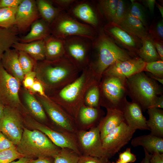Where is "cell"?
Segmentation results:
<instances>
[{
	"mask_svg": "<svg viewBox=\"0 0 163 163\" xmlns=\"http://www.w3.org/2000/svg\"><path fill=\"white\" fill-rule=\"evenodd\" d=\"M112 163H125L118 159L116 162H112Z\"/></svg>",
	"mask_w": 163,
	"mask_h": 163,
	"instance_id": "cell-60",
	"label": "cell"
},
{
	"mask_svg": "<svg viewBox=\"0 0 163 163\" xmlns=\"http://www.w3.org/2000/svg\"><path fill=\"white\" fill-rule=\"evenodd\" d=\"M146 74L148 76L157 82H159L162 85L163 84V79L160 78L155 77L148 72H146Z\"/></svg>",
	"mask_w": 163,
	"mask_h": 163,
	"instance_id": "cell-57",
	"label": "cell"
},
{
	"mask_svg": "<svg viewBox=\"0 0 163 163\" xmlns=\"http://www.w3.org/2000/svg\"><path fill=\"white\" fill-rule=\"evenodd\" d=\"M12 47L18 51L24 52L37 61L45 60V50L44 40L28 43L18 41L15 43Z\"/></svg>",
	"mask_w": 163,
	"mask_h": 163,
	"instance_id": "cell-26",
	"label": "cell"
},
{
	"mask_svg": "<svg viewBox=\"0 0 163 163\" xmlns=\"http://www.w3.org/2000/svg\"><path fill=\"white\" fill-rule=\"evenodd\" d=\"M136 131L124 121L102 140L103 148L110 158L129 143Z\"/></svg>",
	"mask_w": 163,
	"mask_h": 163,
	"instance_id": "cell-14",
	"label": "cell"
},
{
	"mask_svg": "<svg viewBox=\"0 0 163 163\" xmlns=\"http://www.w3.org/2000/svg\"><path fill=\"white\" fill-rule=\"evenodd\" d=\"M131 4L127 9L128 12L131 15L140 21L148 30V24L145 9L140 3L131 0Z\"/></svg>",
	"mask_w": 163,
	"mask_h": 163,
	"instance_id": "cell-36",
	"label": "cell"
},
{
	"mask_svg": "<svg viewBox=\"0 0 163 163\" xmlns=\"http://www.w3.org/2000/svg\"><path fill=\"white\" fill-rule=\"evenodd\" d=\"M10 149H16V146L0 131V152Z\"/></svg>",
	"mask_w": 163,
	"mask_h": 163,
	"instance_id": "cell-46",
	"label": "cell"
},
{
	"mask_svg": "<svg viewBox=\"0 0 163 163\" xmlns=\"http://www.w3.org/2000/svg\"><path fill=\"white\" fill-rule=\"evenodd\" d=\"M144 72H148L155 77L163 79V61L159 60L146 63Z\"/></svg>",
	"mask_w": 163,
	"mask_h": 163,
	"instance_id": "cell-39",
	"label": "cell"
},
{
	"mask_svg": "<svg viewBox=\"0 0 163 163\" xmlns=\"http://www.w3.org/2000/svg\"><path fill=\"white\" fill-rule=\"evenodd\" d=\"M18 51L19 60L24 75L35 69L37 61L27 53L21 51Z\"/></svg>",
	"mask_w": 163,
	"mask_h": 163,
	"instance_id": "cell-38",
	"label": "cell"
},
{
	"mask_svg": "<svg viewBox=\"0 0 163 163\" xmlns=\"http://www.w3.org/2000/svg\"><path fill=\"white\" fill-rule=\"evenodd\" d=\"M107 110L106 115L100 121V133L101 140L124 121L121 111L111 109Z\"/></svg>",
	"mask_w": 163,
	"mask_h": 163,
	"instance_id": "cell-22",
	"label": "cell"
},
{
	"mask_svg": "<svg viewBox=\"0 0 163 163\" xmlns=\"http://www.w3.org/2000/svg\"><path fill=\"white\" fill-rule=\"evenodd\" d=\"M4 111V107L0 103V119L2 116Z\"/></svg>",
	"mask_w": 163,
	"mask_h": 163,
	"instance_id": "cell-59",
	"label": "cell"
},
{
	"mask_svg": "<svg viewBox=\"0 0 163 163\" xmlns=\"http://www.w3.org/2000/svg\"><path fill=\"white\" fill-rule=\"evenodd\" d=\"M151 108L159 109L163 108V95H161L158 97L154 105Z\"/></svg>",
	"mask_w": 163,
	"mask_h": 163,
	"instance_id": "cell-54",
	"label": "cell"
},
{
	"mask_svg": "<svg viewBox=\"0 0 163 163\" xmlns=\"http://www.w3.org/2000/svg\"><path fill=\"white\" fill-rule=\"evenodd\" d=\"M40 18L36 1L23 0L17 8L15 26L18 31L23 32Z\"/></svg>",
	"mask_w": 163,
	"mask_h": 163,
	"instance_id": "cell-18",
	"label": "cell"
},
{
	"mask_svg": "<svg viewBox=\"0 0 163 163\" xmlns=\"http://www.w3.org/2000/svg\"><path fill=\"white\" fill-rule=\"evenodd\" d=\"M149 119L147 125L150 133L163 138V110L157 108H151L147 110Z\"/></svg>",
	"mask_w": 163,
	"mask_h": 163,
	"instance_id": "cell-28",
	"label": "cell"
},
{
	"mask_svg": "<svg viewBox=\"0 0 163 163\" xmlns=\"http://www.w3.org/2000/svg\"><path fill=\"white\" fill-rule=\"evenodd\" d=\"M104 114L100 107L83 105L80 109L76 120L78 129L88 130L97 126L103 117Z\"/></svg>",
	"mask_w": 163,
	"mask_h": 163,
	"instance_id": "cell-20",
	"label": "cell"
},
{
	"mask_svg": "<svg viewBox=\"0 0 163 163\" xmlns=\"http://www.w3.org/2000/svg\"><path fill=\"white\" fill-rule=\"evenodd\" d=\"M119 0H101L96 4L101 16L108 23L111 22L117 7Z\"/></svg>",
	"mask_w": 163,
	"mask_h": 163,
	"instance_id": "cell-33",
	"label": "cell"
},
{
	"mask_svg": "<svg viewBox=\"0 0 163 163\" xmlns=\"http://www.w3.org/2000/svg\"><path fill=\"white\" fill-rule=\"evenodd\" d=\"M80 155L68 149H61L53 158L54 163H78Z\"/></svg>",
	"mask_w": 163,
	"mask_h": 163,
	"instance_id": "cell-35",
	"label": "cell"
},
{
	"mask_svg": "<svg viewBox=\"0 0 163 163\" xmlns=\"http://www.w3.org/2000/svg\"><path fill=\"white\" fill-rule=\"evenodd\" d=\"M126 82L127 95L132 101L139 106L142 111L151 108L158 97L163 95L161 85L148 76L144 71L126 78Z\"/></svg>",
	"mask_w": 163,
	"mask_h": 163,
	"instance_id": "cell-4",
	"label": "cell"
},
{
	"mask_svg": "<svg viewBox=\"0 0 163 163\" xmlns=\"http://www.w3.org/2000/svg\"><path fill=\"white\" fill-rule=\"evenodd\" d=\"M16 149L24 157L30 159L41 157L53 158L61 149L41 131L36 129L31 130L25 127Z\"/></svg>",
	"mask_w": 163,
	"mask_h": 163,
	"instance_id": "cell-5",
	"label": "cell"
},
{
	"mask_svg": "<svg viewBox=\"0 0 163 163\" xmlns=\"http://www.w3.org/2000/svg\"><path fill=\"white\" fill-rule=\"evenodd\" d=\"M37 98L58 132L75 139L78 130L76 120L49 97L37 95Z\"/></svg>",
	"mask_w": 163,
	"mask_h": 163,
	"instance_id": "cell-8",
	"label": "cell"
},
{
	"mask_svg": "<svg viewBox=\"0 0 163 163\" xmlns=\"http://www.w3.org/2000/svg\"><path fill=\"white\" fill-rule=\"evenodd\" d=\"M127 11L125 2L122 0H119L115 14L111 22L117 24L124 17Z\"/></svg>",
	"mask_w": 163,
	"mask_h": 163,
	"instance_id": "cell-42",
	"label": "cell"
},
{
	"mask_svg": "<svg viewBox=\"0 0 163 163\" xmlns=\"http://www.w3.org/2000/svg\"><path fill=\"white\" fill-rule=\"evenodd\" d=\"M119 159L125 163H133L136 160V156L131 152L130 148L120 153Z\"/></svg>",
	"mask_w": 163,
	"mask_h": 163,
	"instance_id": "cell-45",
	"label": "cell"
},
{
	"mask_svg": "<svg viewBox=\"0 0 163 163\" xmlns=\"http://www.w3.org/2000/svg\"><path fill=\"white\" fill-rule=\"evenodd\" d=\"M22 119L17 109L4 107L0 119V131L15 145L19 142L23 132Z\"/></svg>",
	"mask_w": 163,
	"mask_h": 163,
	"instance_id": "cell-13",
	"label": "cell"
},
{
	"mask_svg": "<svg viewBox=\"0 0 163 163\" xmlns=\"http://www.w3.org/2000/svg\"><path fill=\"white\" fill-rule=\"evenodd\" d=\"M44 88L39 81L35 80L33 85L29 89V91L32 93H37L40 96L48 98V97L45 92Z\"/></svg>",
	"mask_w": 163,
	"mask_h": 163,
	"instance_id": "cell-47",
	"label": "cell"
},
{
	"mask_svg": "<svg viewBox=\"0 0 163 163\" xmlns=\"http://www.w3.org/2000/svg\"><path fill=\"white\" fill-rule=\"evenodd\" d=\"M122 112L124 121L130 128L136 130H149L146 124L147 120L138 104L126 100Z\"/></svg>",
	"mask_w": 163,
	"mask_h": 163,
	"instance_id": "cell-19",
	"label": "cell"
},
{
	"mask_svg": "<svg viewBox=\"0 0 163 163\" xmlns=\"http://www.w3.org/2000/svg\"><path fill=\"white\" fill-rule=\"evenodd\" d=\"M23 0H0V8H17Z\"/></svg>",
	"mask_w": 163,
	"mask_h": 163,
	"instance_id": "cell-49",
	"label": "cell"
},
{
	"mask_svg": "<svg viewBox=\"0 0 163 163\" xmlns=\"http://www.w3.org/2000/svg\"><path fill=\"white\" fill-rule=\"evenodd\" d=\"M99 88L100 106L122 111L128 95L126 79L103 75Z\"/></svg>",
	"mask_w": 163,
	"mask_h": 163,
	"instance_id": "cell-7",
	"label": "cell"
},
{
	"mask_svg": "<svg viewBox=\"0 0 163 163\" xmlns=\"http://www.w3.org/2000/svg\"><path fill=\"white\" fill-rule=\"evenodd\" d=\"M156 50L161 59L163 61V43L162 41L153 39Z\"/></svg>",
	"mask_w": 163,
	"mask_h": 163,
	"instance_id": "cell-50",
	"label": "cell"
},
{
	"mask_svg": "<svg viewBox=\"0 0 163 163\" xmlns=\"http://www.w3.org/2000/svg\"><path fill=\"white\" fill-rule=\"evenodd\" d=\"M132 58L106 34L102 28L98 31L92 41L89 66L100 82L104 72L113 64Z\"/></svg>",
	"mask_w": 163,
	"mask_h": 163,
	"instance_id": "cell-3",
	"label": "cell"
},
{
	"mask_svg": "<svg viewBox=\"0 0 163 163\" xmlns=\"http://www.w3.org/2000/svg\"><path fill=\"white\" fill-rule=\"evenodd\" d=\"M104 163H112V162H110L109 160L108 161H107L106 162Z\"/></svg>",
	"mask_w": 163,
	"mask_h": 163,
	"instance_id": "cell-61",
	"label": "cell"
},
{
	"mask_svg": "<svg viewBox=\"0 0 163 163\" xmlns=\"http://www.w3.org/2000/svg\"><path fill=\"white\" fill-rule=\"evenodd\" d=\"M18 31L15 26L9 28L0 27V62L4 53L19 41Z\"/></svg>",
	"mask_w": 163,
	"mask_h": 163,
	"instance_id": "cell-31",
	"label": "cell"
},
{
	"mask_svg": "<svg viewBox=\"0 0 163 163\" xmlns=\"http://www.w3.org/2000/svg\"><path fill=\"white\" fill-rule=\"evenodd\" d=\"M50 35L49 24L40 18L32 24L30 31L25 36L19 38V42L28 43L44 40Z\"/></svg>",
	"mask_w": 163,
	"mask_h": 163,
	"instance_id": "cell-24",
	"label": "cell"
},
{
	"mask_svg": "<svg viewBox=\"0 0 163 163\" xmlns=\"http://www.w3.org/2000/svg\"><path fill=\"white\" fill-rule=\"evenodd\" d=\"M145 64L146 63L138 57L126 60L119 61L110 66L103 75L126 79L144 71Z\"/></svg>",
	"mask_w": 163,
	"mask_h": 163,
	"instance_id": "cell-17",
	"label": "cell"
},
{
	"mask_svg": "<svg viewBox=\"0 0 163 163\" xmlns=\"http://www.w3.org/2000/svg\"><path fill=\"white\" fill-rule=\"evenodd\" d=\"M79 21L88 25L97 31L101 28L100 26L98 9L93 2L87 0H76L66 11Z\"/></svg>",
	"mask_w": 163,
	"mask_h": 163,
	"instance_id": "cell-15",
	"label": "cell"
},
{
	"mask_svg": "<svg viewBox=\"0 0 163 163\" xmlns=\"http://www.w3.org/2000/svg\"><path fill=\"white\" fill-rule=\"evenodd\" d=\"M100 126V122L97 125L88 130H78L77 131L76 141L82 155L110 158L103 148Z\"/></svg>",
	"mask_w": 163,
	"mask_h": 163,
	"instance_id": "cell-10",
	"label": "cell"
},
{
	"mask_svg": "<svg viewBox=\"0 0 163 163\" xmlns=\"http://www.w3.org/2000/svg\"><path fill=\"white\" fill-rule=\"evenodd\" d=\"M34 71L44 88L59 90L75 80L81 72L65 56L54 61H40Z\"/></svg>",
	"mask_w": 163,
	"mask_h": 163,
	"instance_id": "cell-2",
	"label": "cell"
},
{
	"mask_svg": "<svg viewBox=\"0 0 163 163\" xmlns=\"http://www.w3.org/2000/svg\"><path fill=\"white\" fill-rule=\"evenodd\" d=\"M99 84L91 87L85 95L84 105L93 107H100V92Z\"/></svg>",
	"mask_w": 163,
	"mask_h": 163,
	"instance_id": "cell-37",
	"label": "cell"
},
{
	"mask_svg": "<svg viewBox=\"0 0 163 163\" xmlns=\"http://www.w3.org/2000/svg\"><path fill=\"white\" fill-rule=\"evenodd\" d=\"M102 28L106 34L132 57H138L139 50L142 46V41L140 39L111 22L105 24Z\"/></svg>",
	"mask_w": 163,
	"mask_h": 163,
	"instance_id": "cell-11",
	"label": "cell"
},
{
	"mask_svg": "<svg viewBox=\"0 0 163 163\" xmlns=\"http://www.w3.org/2000/svg\"><path fill=\"white\" fill-rule=\"evenodd\" d=\"M150 163H163V154L156 152L151 154Z\"/></svg>",
	"mask_w": 163,
	"mask_h": 163,
	"instance_id": "cell-51",
	"label": "cell"
},
{
	"mask_svg": "<svg viewBox=\"0 0 163 163\" xmlns=\"http://www.w3.org/2000/svg\"><path fill=\"white\" fill-rule=\"evenodd\" d=\"M75 0H52L53 4L62 11H67L71 7Z\"/></svg>",
	"mask_w": 163,
	"mask_h": 163,
	"instance_id": "cell-44",
	"label": "cell"
},
{
	"mask_svg": "<svg viewBox=\"0 0 163 163\" xmlns=\"http://www.w3.org/2000/svg\"><path fill=\"white\" fill-rule=\"evenodd\" d=\"M144 1L150 12L151 14H153L154 12L156 1L155 0H146Z\"/></svg>",
	"mask_w": 163,
	"mask_h": 163,
	"instance_id": "cell-53",
	"label": "cell"
},
{
	"mask_svg": "<svg viewBox=\"0 0 163 163\" xmlns=\"http://www.w3.org/2000/svg\"><path fill=\"white\" fill-rule=\"evenodd\" d=\"M20 82L8 73L0 62V103L4 107L16 108L21 105Z\"/></svg>",
	"mask_w": 163,
	"mask_h": 163,
	"instance_id": "cell-12",
	"label": "cell"
},
{
	"mask_svg": "<svg viewBox=\"0 0 163 163\" xmlns=\"http://www.w3.org/2000/svg\"><path fill=\"white\" fill-rule=\"evenodd\" d=\"M107 158H98L88 155H81L78 163H104L108 161Z\"/></svg>",
	"mask_w": 163,
	"mask_h": 163,
	"instance_id": "cell-43",
	"label": "cell"
},
{
	"mask_svg": "<svg viewBox=\"0 0 163 163\" xmlns=\"http://www.w3.org/2000/svg\"><path fill=\"white\" fill-rule=\"evenodd\" d=\"M17 8H0V27L9 28L15 26Z\"/></svg>",
	"mask_w": 163,
	"mask_h": 163,
	"instance_id": "cell-34",
	"label": "cell"
},
{
	"mask_svg": "<svg viewBox=\"0 0 163 163\" xmlns=\"http://www.w3.org/2000/svg\"><path fill=\"white\" fill-rule=\"evenodd\" d=\"M36 77V73L34 71H31L25 75L23 81L24 87L29 89L33 85Z\"/></svg>",
	"mask_w": 163,
	"mask_h": 163,
	"instance_id": "cell-48",
	"label": "cell"
},
{
	"mask_svg": "<svg viewBox=\"0 0 163 163\" xmlns=\"http://www.w3.org/2000/svg\"><path fill=\"white\" fill-rule=\"evenodd\" d=\"M144 150L145 157L142 161V163H150V160L151 155L144 148Z\"/></svg>",
	"mask_w": 163,
	"mask_h": 163,
	"instance_id": "cell-56",
	"label": "cell"
},
{
	"mask_svg": "<svg viewBox=\"0 0 163 163\" xmlns=\"http://www.w3.org/2000/svg\"><path fill=\"white\" fill-rule=\"evenodd\" d=\"M124 30L141 40L149 34L148 30L139 20L127 12L121 21L117 24Z\"/></svg>",
	"mask_w": 163,
	"mask_h": 163,
	"instance_id": "cell-25",
	"label": "cell"
},
{
	"mask_svg": "<svg viewBox=\"0 0 163 163\" xmlns=\"http://www.w3.org/2000/svg\"><path fill=\"white\" fill-rule=\"evenodd\" d=\"M45 60L52 61L65 56L63 40L54 37L51 35L44 40Z\"/></svg>",
	"mask_w": 163,
	"mask_h": 163,
	"instance_id": "cell-27",
	"label": "cell"
},
{
	"mask_svg": "<svg viewBox=\"0 0 163 163\" xmlns=\"http://www.w3.org/2000/svg\"><path fill=\"white\" fill-rule=\"evenodd\" d=\"M23 91V100L31 114L42 121L46 122V113L40 102L29 91L26 89Z\"/></svg>",
	"mask_w": 163,
	"mask_h": 163,
	"instance_id": "cell-29",
	"label": "cell"
},
{
	"mask_svg": "<svg viewBox=\"0 0 163 163\" xmlns=\"http://www.w3.org/2000/svg\"><path fill=\"white\" fill-rule=\"evenodd\" d=\"M63 40L65 56L82 71L89 65L92 40L80 36L68 37Z\"/></svg>",
	"mask_w": 163,
	"mask_h": 163,
	"instance_id": "cell-9",
	"label": "cell"
},
{
	"mask_svg": "<svg viewBox=\"0 0 163 163\" xmlns=\"http://www.w3.org/2000/svg\"><path fill=\"white\" fill-rule=\"evenodd\" d=\"M24 155L16 149H10L0 152V163H10Z\"/></svg>",
	"mask_w": 163,
	"mask_h": 163,
	"instance_id": "cell-40",
	"label": "cell"
},
{
	"mask_svg": "<svg viewBox=\"0 0 163 163\" xmlns=\"http://www.w3.org/2000/svg\"><path fill=\"white\" fill-rule=\"evenodd\" d=\"M100 82L89 65L82 71L75 80L59 90L53 98H49L76 121L80 109L84 105L88 91Z\"/></svg>",
	"mask_w": 163,
	"mask_h": 163,
	"instance_id": "cell-1",
	"label": "cell"
},
{
	"mask_svg": "<svg viewBox=\"0 0 163 163\" xmlns=\"http://www.w3.org/2000/svg\"><path fill=\"white\" fill-rule=\"evenodd\" d=\"M141 40L142 46L138 57L145 63L161 60L155 47L153 38L149 34Z\"/></svg>",
	"mask_w": 163,
	"mask_h": 163,
	"instance_id": "cell-30",
	"label": "cell"
},
{
	"mask_svg": "<svg viewBox=\"0 0 163 163\" xmlns=\"http://www.w3.org/2000/svg\"><path fill=\"white\" fill-rule=\"evenodd\" d=\"M26 123L31 128L38 130L43 133L53 143L60 148L69 149L80 155H81L76 141L74 139L54 130L32 118H27Z\"/></svg>",
	"mask_w": 163,
	"mask_h": 163,
	"instance_id": "cell-16",
	"label": "cell"
},
{
	"mask_svg": "<svg viewBox=\"0 0 163 163\" xmlns=\"http://www.w3.org/2000/svg\"><path fill=\"white\" fill-rule=\"evenodd\" d=\"M36 2L41 18L49 25L62 11L55 6L51 0H37Z\"/></svg>",
	"mask_w": 163,
	"mask_h": 163,
	"instance_id": "cell-32",
	"label": "cell"
},
{
	"mask_svg": "<svg viewBox=\"0 0 163 163\" xmlns=\"http://www.w3.org/2000/svg\"><path fill=\"white\" fill-rule=\"evenodd\" d=\"M49 26L50 35L62 40L69 37L80 36L93 41L98 33L93 27L79 21L63 11L59 12Z\"/></svg>",
	"mask_w": 163,
	"mask_h": 163,
	"instance_id": "cell-6",
	"label": "cell"
},
{
	"mask_svg": "<svg viewBox=\"0 0 163 163\" xmlns=\"http://www.w3.org/2000/svg\"><path fill=\"white\" fill-rule=\"evenodd\" d=\"M30 158L25 157H23L18 159L16 161H13L10 163H31Z\"/></svg>",
	"mask_w": 163,
	"mask_h": 163,
	"instance_id": "cell-55",
	"label": "cell"
},
{
	"mask_svg": "<svg viewBox=\"0 0 163 163\" xmlns=\"http://www.w3.org/2000/svg\"><path fill=\"white\" fill-rule=\"evenodd\" d=\"M131 143L133 147L142 146L151 154L156 152L163 153V138L151 133L136 137L132 139Z\"/></svg>",
	"mask_w": 163,
	"mask_h": 163,
	"instance_id": "cell-23",
	"label": "cell"
},
{
	"mask_svg": "<svg viewBox=\"0 0 163 163\" xmlns=\"http://www.w3.org/2000/svg\"><path fill=\"white\" fill-rule=\"evenodd\" d=\"M53 158L50 157H41L37 158L34 160L31 159V163H54L53 159L52 160Z\"/></svg>",
	"mask_w": 163,
	"mask_h": 163,
	"instance_id": "cell-52",
	"label": "cell"
},
{
	"mask_svg": "<svg viewBox=\"0 0 163 163\" xmlns=\"http://www.w3.org/2000/svg\"><path fill=\"white\" fill-rule=\"evenodd\" d=\"M1 62L8 73L20 82L23 81L25 75L19 62L18 50L11 48L8 50L4 53Z\"/></svg>",
	"mask_w": 163,
	"mask_h": 163,
	"instance_id": "cell-21",
	"label": "cell"
},
{
	"mask_svg": "<svg viewBox=\"0 0 163 163\" xmlns=\"http://www.w3.org/2000/svg\"><path fill=\"white\" fill-rule=\"evenodd\" d=\"M149 34L153 39L163 40V21L161 19L154 23L148 30Z\"/></svg>",
	"mask_w": 163,
	"mask_h": 163,
	"instance_id": "cell-41",
	"label": "cell"
},
{
	"mask_svg": "<svg viewBox=\"0 0 163 163\" xmlns=\"http://www.w3.org/2000/svg\"><path fill=\"white\" fill-rule=\"evenodd\" d=\"M155 4L156 5L160 13L162 18H163V7L159 4L158 3L156 2Z\"/></svg>",
	"mask_w": 163,
	"mask_h": 163,
	"instance_id": "cell-58",
	"label": "cell"
}]
</instances>
